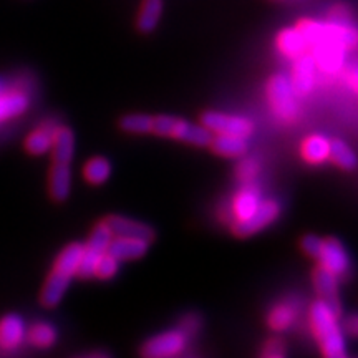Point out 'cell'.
Returning a JSON list of instances; mask_svg holds the SVG:
<instances>
[{
    "label": "cell",
    "mask_w": 358,
    "mask_h": 358,
    "mask_svg": "<svg viewBox=\"0 0 358 358\" xmlns=\"http://www.w3.org/2000/svg\"><path fill=\"white\" fill-rule=\"evenodd\" d=\"M82 252L83 244L71 243L58 254L50 274L45 280L42 292H40V302H42L43 307L53 308L62 302L71 279L77 275L80 261H82Z\"/></svg>",
    "instance_id": "1"
},
{
    "label": "cell",
    "mask_w": 358,
    "mask_h": 358,
    "mask_svg": "<svg viewBox=\"0 0 358 358\" xmlns=\"http://www.w3.org/2000/svg\"><path fill=\"white\" fill-rule=\"evenodd\" d=\"M337 319V313L320 299L313 302L310 310H308L312 334L319 343L320 352L327 358H343L347 355L345 338H343L342 327H340Z\"/></svg>",
    "instance_id": "2"
},
{
    "label": "cell",
    "mask_w": 358,
    "mask_h": 358,
    "mask_svg": "<svg viewBox=\"0 0 358 358\" xmlns=\"http://www.w3.org/2000/svg\"><path fill=\"white\" fill-rule=\"evenodd\" d=\"M151 133L161 138L189 143L192 146H209L213 133L204 124H194L178 116L159 115L153 116V129Z\"/></svg>",
    "instance_id": "3"
},
{
    "label": "cell",
    "mask_w": 358,
    "mask_h": 358,
    "mask_svg": "<svg viewBox=\"0 0 358 358\" xmlns=\"http://www.w3.org/2000/svg\"><path fill=\"white\" fill-rule=\"evenodd\" d=\"M113 239V234L108 229L105 221L98 222L95 229L90 234L87 244H83L82 261H80V267L77 275L82 279H90L95 275V267L98 261H100L103 254L108 252V245Z\"/></svg>",
    "instance_id": "4"
},
{
    "label": "cell",
    "mask_w": 358,
    "mask_h": 358,
    "mask_svg": "<svg viewBox=\"0 0 358 358\" xmlns=\"http://www.w3.org/2000/svg\"><path fill=\"white\" fill-rule=\"evenodd\" d=\"M267 100L282 122H294L297 116L295 92L285 75H274L267 82Z\"/></svg>",
    "instance_id": "5"
},
{
    "label": "cell",
    "mask_w": 358,
    "mask_h": 358,
    "mask_svg": "<svg viewBox=\"0 0 358 358\" xmlns=\"http://www.w3.org/2000/svg\"><path fill=\"white\" fill-rule=\"evenodd\" d=\"M280 214V206L274 199H264L259 204V208L254 211L250 216L245 219H241V221L231 222L232 234L236 237H241V239H245V237H250L257 232L266 229L267 226H271L272 222L279 217Z\"/></svg>",
    "instance_id": "6"
},
{
    "label": "cell",
    "mask_w": 358,
    "mask_h": 358,
    "mask_svg": "<svg viewBox=\"0 0 358 358\" xmlns=\"http://www.w3.org/2000/svg\"><path fill=\"white\" fill-rule=\"evenodd\" d=\"M201 124H204L213 134H236V136L245 138V140L254 131V124L248 118L221 113V111H204L201 116Z\"/></svg>",
    "instance_id": "7"
},
{
    "label": "cell",
    "mask_w": 358,
    "mask_h": 358,
    "mask_svg": "<svg viewBox=\"0 0 358 358\" xmlns=\"http://www.w3.org/2000/svg\"><path fill=\"white\" fill-rule=\"evenodd\" d=\"M187 337L179 329L168 330L146 340L141 347V355L146 358H169L185 352Z\"/></svg>",
    "instance_id": "8"
},
{
    "label": "cell",
    "mask_w": 358,
    "mask_h": 358,
    "mask_svg": "<svg viewBox=\"0 0 358 358\" xmlns=\"http://www.w3.org/2000/svg\"><path fill=\"white\" fill-rule=\"evenodd\" d=\"M315 261L319 262L320 267L327 268V271H330L337 277L345 274L348 267H350V259H348L345 248L335 237L322 239L319 256H317Z\"/></svg>",
    "instance_id": "9"
},
{
    "label": "cell",
    "mask_w": 358,
    "mask_h": 358,
    "mask_svg": "<svg viewBox=\"0 0 358 358\" xmlns=\"http://www.w3.org/2000/svg\"><path fill=\"white\" fill-rule=\"evenodd\" d=\"M313 289L322 302H325L332 310L340 315V297H338V277L327 268L317 266L312 272Z\"/></svg>",
    "instance_id": "10"
},
{
    "label": "cell",
    "mask_w": 358,
    "mask_h": 358,
    "mask_svg": "<svg viewBox=\"0 0 358 358\" xmlns=\"http://www.w3.org/2000/svg\"><path fill=\"white\" fill-rule=\"evenodd\" d=\"M315 62H313V58L308 52L299 58H295L292 73H290L289 78L295 95L306 96L310 93L313 83H315Z\"/></svg>",
    "instance_id": "11"
},
{
    "label": "cell",
    "mask_w": 358,
    "mask_h": 358,
    "mask_svg": "<svg viewBox=\"0 0 358 358\" xmlns=\"http://www.w3.org/2000/svg\"><path fill=\"white\" fill-rule=\"evenodd\" d=\"M111 234L116 237H138V239H145L148 243H153L156 232L151 229L145 222L134 221V219L123 217V216H108L103 219Z\"/></svg>",
    "instance_id": "12"
},
{
    "label": "cell",
    "mask_w": 358,
    "mask_h": 358,
    "mask_svg": "<svg viewBox=\"0 0 358 358\" xmlns=\"http://www.w3.org/2000/svg\"><path fill=\"white\" fill-rule=\"evenodd\" d=\"M261 192L256 186L245 182L231 201V222L250 216L261 204Z\"/></svg>",
    "instance_id": "13"
},
{
    "label": "cell",
    "mask_w": 358,
    "mask_h": 358,
    "mask_svg": "<svg viewBox=\"0 0 358 358\" xmlns=\"http://www.w3.org/2000/svg\"><path fill=\"white\" fill-rule=\"evenodd\" d=\"M151 243L145 239H138V237H116L113 236L108 245V252L115 259L122 261H136L141 259L148 252Z\"/></svg>",
    "instance_id": "14"
},
{
    "label": "cell",
    "mask_w": 358,
    "mask_h": 358,
    "mask_svg": "<svg viewBox=\"0 0 358 358\" xmlns=\"http://www.w3.org/2000/svg\"><path fill=\"white\" fill-rule=\"evenodd\" d=\"M71 189V168L69 163H52L48 171V194L57 203L69 199Z\"/></svg>",
    "instance_id": "15"
},
{
    "label": "cell",
    "mask_w": 358,
    "mask_h": 358,
    "mask_svg": "<svg viewBox=\"0 0 358 358\" xmlns=\"http://www.w3.org/2000/svg\"><path fill=\"white\" fill-rule=\"evenodd\" d=\"M29 110V96L20 90H0V124L19 118Z\"/></svg>",
    "instance_id": "16"
},
{
    "label": "cell",
    "mask_w": 358,
    "mask_h": 358,
    "mask_svg": "<svg viewBox=\"0 0 358 358\" xmlns=\"http://www.w3.org/2000/svg\"><path fill=\"white\" fill-rule=\"evenodd\" d=\"M50 151L53 163H71L75 155V134L71 128L65 124H57Z\"/></svg>",
    "instance_id": "17"
},
{
    "label": "cell",
    "mask_w": 358,
    "mask_h": 358,
    "mask_svg": "<svg viewBox=\"0 0 358 358\" xmlns=\"http://www.w3.org/2000/svg\"><path fill=\"white\" fill-rule=\"evenodd\" d=\"M209 148L213 153L222 158H241L248 153V141L245 138L236 136V134H213L211 141H209Z\"/></svg>",
    "instance_id": "18"
},
{
    "label": "cell",
    "mask_w": 358,
    "mask_h": 358,
    "mask_svg": "<svg viewBox=\"0 0 358 358\" xmlns=\"http://www.w3.org/2000/svg\"><path fill=\"white\" fill-rule=\"evenodd\" d=\"M25 338V325L20 315L8 313L0 319V347L6 350L19 347Z\"/></svg>",
    "instance_id": "19"
},
{
    "label": "cell",
    "mask_w": 358,
    "mask_h": 358,
    "mask_svg": "<svg viewBox=\"0 0 358 358\" xmlns=\"http://www.w3.org/2000/svg\"><path fill=\"white\" fill-rule=\"evenodd\" d=\"M275 45L282 55L292 58V60L308 52V45L306 42V38H303V35L299 32L297 27L280 30L275 38Z\"/></svg>",
    "instance_id": "20"
},
{
    "label": "cell",
    "mask_w": 358,
    "mask_h": 358,
    "mask_svg": "<svg viewBox=\"0 0 358 358\" xmlns=\"http://www.w3.org/2000/svg\"><path fill=\"white\" fill-rule=\"evenodd\" d=\"M301 155L308 164L325 163L330 156V140L322 134H310L302 141Z\"/></svg>",
    "instance_id": "21"
},
{
    "label": "cell",
    "mask_w": 358,
    "mask_h": 358,
    "mask_svg": "<svg viewBox=\"0 0 358 358\" xmlns=\"http://www.w3.org/2000/svg\"><path fill=\"white\" fill-rule=\"evenodd\" d=\"M57 124L53 123H43L38 128H35L29 136L25 138V150L27 153L32 156H40L50 151L52 141H53V131H55Z\"/></svg>",
    "instance_id": "22"
},
{
    "label": "cell",
    "mask_w": 358,
    "mask_h": 358,
    "mask_svg": "<svg viewBox=\"0 0 358 358\" xmlns=\"http://www.w3.org/2000/svg\"><path fill=\"white\" fill-rule=\"evenodd\" d=\"M163 15V0H143L138 12L136 29L141 34L153 32Z\"/></svg>",
    "instance_id": "23"
},
{
    "label": "cell",
    "mask_w": 358,
    "mask_h": 358,
    "mask_svg": "<svg viewBox=\"0 0 358 358\" xmlns=\"http://www.w3.org/2000/svg\"><path fill=\"white\" fill-rule=\"evenodd\" d=\"M111 176V163L103 156L90 158L83 166V178L88 185L101 186Z\"/></svg>",
    "instance_id": "24"
},
{
    "label": "cell",
    "mask_w": 358,
    "mask_h": 358,
    "mask_svg": "<svg viewBox=\"0 0 358 358\" xmlns=\"http://www.w3.org/2000/svg\"><path fill=\"white\" fill-rule=\"evenodd\" d=\"M329 161H332L335 166L343 169V171H353L357 168L358 159L350 146L342 140H332L330 141V156Z\"/></svg>",
    "instance_id": "25"
},
{
    "label": "cell",
    "mask_w": 358,
    "mask_h": 358,
    "mask_svg": "<svg viewBox=\"0 0 358 358\" xmlns=\"http://www.w3.org/2000/svg\"><path fill=\"white\" fill-rule=\"evenodd\" d=\"M295 317H297V310H295L294 306H290V303H279V306H275L268 312L267 324L275 332H282V330H287L294 324Z\"/></svg>",
    "instance_id": "26"
},
{
    "label": "cell",
    "mask_w": 358,
    "mask_h": 358,
    "mask_svg": "<svg viewBox=\"0 0 358 358\" xmlns=\"http://www.w3.org/2000/svg\"><path fill=\"white\" fill-rule=\"evenodd\" d=\"M29 342L32 343L34 347L37 348H50L53 343L57 342V330L55 327L50 324H45V322H38V324H34L29 329Z\"/></svg>",
    "instance_id": "27"
},
{
    "label": "cell",
    "mask_w": 358,
    "mask_h": 358,
    "mask_svg": "<svg viewBox=\"0 0 358 358\" xmlns=\"http://www.w3.org/2000/svg\"><path fill=\"white\" fill-rule=\"evenodd\" d=\"M120 128L127 133L146 134L153 129V116L145 113H131L120 120Z\"/></svg>",
    "instance_id": "28"
},
{
    "label": "cell",
    "mask_w": 358,
    "mask_h": 358,
    "mask_svg": "<svg viewBox=\"0 0 358 358\" xmlns=\"http://www.w3.org/2000/svg\"><path fill=\"white\" fill-rule=\"evenodd\" d=\"M118 267H120L118 259H115L110 252H106V254H103L100 261H98L96 267H95V275L93 277H96V279H100V280H110L116 275Z\"/></svg>",
    "instance_id": "29"
},
{
    "label": "cell",
    "mask_w": 358,
    "mask_h": 358,
    "mask_svg": "<svg viewBox=\"0 0 358 358\" xmlns=\"http://www.w3.org/2000/svg\"><path fill=\"white\" fill-rule=\"evenodd\" d=\"M259 173V163L254 159H243L237 164V178L243 182H250Z\"/></svg>",
    "instance_id": "30"
},
{
    "label": "cell",
    "mask_w": 358,
    "mask_h": 358,
    "mask_svg": "<svg viewBox=\"0 0 358 358\" xmlns=\"http://www.w3.org/2000/svg\"><path fill=\"white\" fill-rule=\"evenodd\" d=\"M261 355L267 358H282L287 355V348H285L284 342L280 338H268L264 343Z\"/></svg>",
    "instance_id": "31"
},
{
    "label": "cell",
    "mask_w": 358,
    "mask_h": 358,
    "mask_svg": "<svg viewBox=\"0 0 358 358\" xmlns=\"http://www.w3.org/2000/svg\"><path fill=\"white\" fill-rule=\"evenodd\" d=\"M178 329L181 330L186 337H191V335H194L201 329V317L198 313H187L185 319L179 322Z\"/></svg>",
    "instance_id": "32"
},
{
    "label": "cell",
    "mask_w": 358,
    "mask_h": 358,
    "mask_svg": "<svg viewBox=\"0 0 358 358\" xmlns=\"http://www.w3.org/2000/svg\"><path fill=\"white\" fill-rule=\"evenodd\" d=\"M320 244H322L320 237L313 234H307L301 239V249L303 250V254H307V256L312 259H317V256H319Z\"/></svg>",
    "instance_id": "33"
},
{
    "label": "cell",
    "mask_w": 358,
    "mask_h": 358,
    "mask_svg": "<svg viewBox=\"0 0 358 358\" xmlns=\"http://www.w3.org/2000/svg\"><path fill=\"white\" fill-rule=\"evenodd\" d=\"M329 20H337V22L350 20V10H348V7L338 3V6H335L332 10H330Z\"/></svg>",
    "instance_id": "34"
},
{
    "label": "cell",
    "mask_w": 358,
    "mask_h": 358,
    "mask_svg": "<svg viewBox=\"0 0 358 358\" xmlns=\"http://www.w3.org/2000/svg\"><path fill=\"white\" fill-rule=\"evenodd\" d=\"M343 329H345L348 334L358 335V315H350L348 319L343 320Z\"/></svg>",
    "instance_id": "35"
},
{
    "label": "cell",
    "mask_w": 358,
    "mask_h": 358,
    "mask_svg": "<svg viewBox=\"0 0 358 358\" xmlns=\"http://www.w3.org/2000/svg\"><path fill=\"white\" fill-rule=\"evenodd\" d=\"M347 82L350 83V87L358 92V70H350L347 73Z\"/></svg>",
    "instance_id": "36"
},
{
    "label": "cell",
    "mask_w": 358,
    "mask_h": 358,
    "mask_svg": "<svg viewBox=\"0 0 358 358\" xmlns=\"http://www.w3.org/2000/svg\"><path fill=\"white\" fill-rule=\"evenodd\" d=\"M0 90H2V87H0Z\"/></svg>",
    "instance_id": "37"
}]
</instances>
